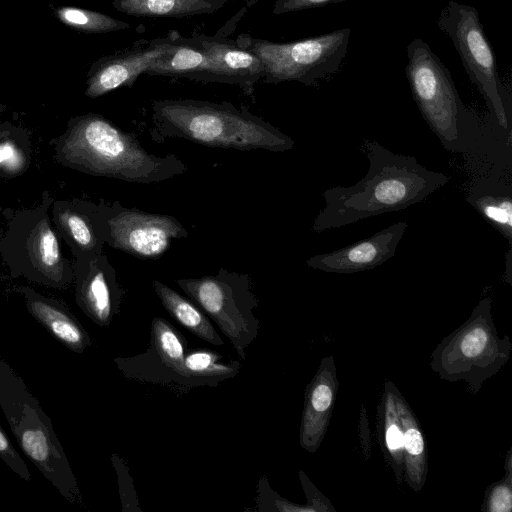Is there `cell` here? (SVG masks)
<instances>
[{"mask_svg": "<svg viewBox=\"0 0 512 512\" xmlns=\"http://www.w3.org/2000/svg\"><path fill=\"white\" fill-rule=\"evenodd\" d=\"M363 148L369 162L366 175L353 186L324 191L325 205L314 219L313 231L323 232L404 210L449 181L444 173L429 170L415 157L394 153L377 141H365Z\"/></svg>", "mask_w": 512, "mask_h": 512, "instance_id": "6da1fadb", "label": "cell"}, {"mask_svg": "<svg viewBox=\"0 0 512 512\" xmlns=\"http://www.w3.org/2000/svg\"><path fill=\"white\" fill-rule=\"evenodd\" d=\"M49 144L55 162L96 177L150 184L187 171L185 163L176 155L148 152L133 132L120 129L98 113L71 117L65 130Z\"/></svg>", "mask_w": 512, "mask_h": 512, "instance_id": "7a4b0ae2", "label": "cell"}, {"mask_svg": "<svg viewBox=\"0 0 512 512\" xmlns=\"http://www.w3.org/2000/svg\"><path fill=\"white\" fill-rule=\"evenodd\" d=\"M152 136L180 138L211 148L291 150L295 141L277 127L230 103L161 100L152 106Z\"/></svg>", "mask_w": 512, "mask_h": 512, "instance_id": "3957f363", "label": "cell"}, {"mask_svg": "<svg viewBox=\"0 0 512 512\" xmlns=\"http://www.w3.org/2000/svg\"><path fill=\"white\" fill-rule=\"evenodd\" d=\"M407 58L412 96L430 129L447 151L474 154L483 139L480 120L462 102L447 67L421 38L407 46Z\"/></svg>", "mask_w": 512, "mask_h": 512, "instance_id": "277c9868", "label": "cell"}, {"mask_svg": "<svg viewBox=\"0 0 512 512\" xmlns=\"http://www.w3.org/2000/svg\"><path fill=\"white\" fill-rule=\"evenodd\" d=\"M53 201L50 191L44 190L34 207L2 210L5 228L0 235V259L11 278L65 290L74 282V265L64 256L52 226Z\"/></svg>", "mask_w": 512, "mask_h": 512, "instance_id": "5b68a950", "label": "cell"}, {"mask_svg": "<svg viewBox=\"0 0 512 512\" xmlns=\"http://www.w3.org/2000/svg\"><path fill=\"white\" fill-rule=\"evenodd\" d=\"M0 408L27 458L70 503L81 501L77 479L50 417L24 380L1 356Z\"/></svg>", "mask_w": 512, "mask_h": 512, "instance_id": "8992f818", "label": "cell"}, {"mask_svg": "<svg viewBox=\"0 0 512 512\" xmlns=\"http://www.w3.org/2000/svg\"><path fill=\"white\" fill-rule=\"evenodd\" d=\"M511 343L499 339L491 318V298L481 300L469 319L432 353L431 367L442 379L465 380L474 393L508 361Z\"/></svg>", "mask_w": 512, "mask_h": 512, "instance_id": "52a82bcc", "label": "cell"}, {"mask_svg": "<svg viewBox=\"0 0 512 512\" xmlns=\"http://www.w3.org/2000/svg\"><path fill=\"white\" fill-rule=\"evenodd\" d=\"M181 290L212 319L228 338L241 360L257 338L260 320L254 311L259 300L252 290L248 274L225 268L215 275L176 280Z\"/></svg>", "mask_w": 512, "mask_h": 512, "instance_id": "ba28073f", "label": "cell"}, {"mask_svg": "<svg viewBox=\"0 0 512 512\" xmlns=\"http://www.w3.org/2000/svg\"><path fill=\"white\" fill-rule=\"evenodd\" d=\"M436 23L451 39L470 81L484 97L497 126L510 132V97L499 78L495 55L477 9L450 0Z\"/></svg>", "mask_w": 512, "mask_h": 512, "instance_id": "9c48e42d", "label": "cell"}, {"mask_svg": "<svg viewBox=\"0 0 512 512\" xmlns=\"http://www.w3.org/2000/svg\"><path fill=\"white\" fill-rule=\"evenodd\" d=\"M350 28L288 43L257 40L249 48L264 66L267 81H299L315 86L338 72L345 58Z\"/></svg>", "mask_w": 512, "mask_h": 512, "instance_id": "30bf717a", "label": "cell"}, {"mask_svg": "<svg viewBox=\"0 0 512 512\" xmlns=\"http://www.w3.org/2000/svg\"><path fill=\"white\" fill-rule=\"evenodd\" d=\"M98 204L105 244L139 259L162 256L174 239L188 237L175 217L123 206L119 201Z\"/></svg>", "mask_w": 512, "mask_h": 512, "instance_id": "8fae6325", "label": "cell"}, {"mask_svg": "<svg viewBox=\"0 0 512 512\" xmlns=\"http://www.w3.org/2000/svg\"><path fill=\"white\" fill-rule=\"evenodd\" d=\"M187 349L184 335L166 319L155 317L151 322L150 342L146 351L116 357L113 361L127 379L179 386Z\"/></svg>", "mask_w": 512, "mask_h": 512, "instance_id": "7c38bea8", "label": "cell"}, {"mask_svg": "<svg viewBox=\"0 0 512 512\" xmlns=\"http://www.w3.org/2000/svg\"><path fill=\"white\" fill-rule=\"evenodd\" d=\"M73 265L77 306L99 327H109L125 296L115 268L104 253L90 260H74Z\"/></svg>", "mask_w": 512, "mask_h": 512, "instance_id": "4fadbf2b", "label": "cell"}, {"mask_svg": "<svg viewBox=\"0 0 512 512\" xmlns=\"http://www.w3.org/2000/svg\"><path fill=\"white\" fill-rule=\"evenodd\" d=\"M407 228L406 221L396 222L341 249L314 255L306 260V265L327 273L340 274L373 269L394 256Z\"/></svg>", "mask_w": 512, "mask_h": 512, "instance_id": "5bb4252c", "label": "cell"}, {"mask_svg": "<svg viewBox=\"0 0 512 512\" xmlns=\"http://www.w3.org/2000/svg\"><path fill=\"white\" fill-rule=\"evenodd\" d=\"M50 216L75 261L90 260L103 253L105 240L97 203L81 199H54Z\"/></svg>", "mask_w": 512, "mask_h": 512, "instance_id": "9a60e30c", "label": "cell"}, {"mask_svg": "<svg viewBox=\"0 0 512 512\" xmlns=\"http://www.w3.org/2000/svg\"><path fill=\"white\" fill-rule=\"evenodd\" d=\"M13 291L22 296L28 313L68 350L81 354L91 346L89 333L64 302L25 285Z\"/></svg>", "mask_w": 512, "mask_h": 512, "instance_id": "2e32d148", "label": "cell"}, {"mask_svg": "<svg viewBox=\"0 0 512 512\" xmlns=\"http://www.w3.org/2000/svg\"><path fill=\"white\" fill-rule=\"evenodd\" d=\"M171 47L169 44H159L99 59L87 73L85 96L95 99L121 86L132 85L139 75L145 73L148 67L166 54Z\"/></svg>", "mask_w": 512, "mask_h": 512, "instance_id": "e0dca14e", "label": "cell"}, {"mask_svg": "<svg viewBox=\"0 0 512 512\" xmlns=\"http://www.w3.org/2000/svg\"><path fill=\"white\" fill-rule=\"evenodd\" d=\"M336 390V368L333 358H325L305 392L299 439L301 446L309 452H314L324 437Z\"/></svg>", "mask_w": 512, "mask_h": 512, "instance_id": "ac0fdd59", "label": "cell"}, {"mask_svg": "<svg viewBox=\"0 0 512 512\" xmlns=\"http://www.w3.org/2000/svg\"><path fill=\"white\" fill-rule=\"evenodd\" d=\"M504 172L495 170L476 180L466 201L512 244V186Z\"/></svg>", "mask_w": 512, "mask_h": 512, "instance_id": "d6986e66", "label": "cell"}, {"mask_svg": "<svg viewBox=\"0 0 512 512\" xmlns=\"http://www.w3.org/2000/svg\"><path fill=\"white\" fill-rule=\"evenodd\" d=\"M241 368L239 360H225L217 351L208 348H189L184 358V373L179 387L191 389L217 386L235 377Z\"/></svg>", "mask_w": 512, "mask_h": 512, "instance_id": "ffe728a7", "label": "cell"}, {"mask_svg": "<svg viewBox=\"0 0 512 512\" xmlns=\"http://www.w3.org/2000/svg\"><path fill=\"white\" fill-rule=\"evenodd\" d=\"M153 289L168 314L194 336L212 344L224 345L210 318L190 298H186L159 280H153Z\"/></svg>", "mask_w": 512, "mask_h": 512, "instance_id": "44dd1931", "label": "cell"}, {"mask_svg": "<svg viewBox=\"0 0 512 512\" xmlns=\"http://www.w3.org/2000/svg\"><path fill=\"white\" fill-rule=\"evenodd\" d=\"M394 397L403 432L405 479L413 490L419 491L427 474L425 440L410 407L396 387Z\"/></svg>", "mask_w": 512, "mask_h": 512, "instance_id": "7402d4cb", "label": "cell"}, {"mask_svg": "<svg viewBox=\"0 0 512 512\" xmlns=\"http://www.w3.org/2000/svg\"><path fill=\"white\" fill-rule=\"evenodd\" d=\"M203 50L209 59L212 74L248 77L264 73L261 60L249 50L215 41H204Z\"/></svg>", "mask_w": 512, "mask_h": 512, "instance_id": "603a6c76", "label": "cell"}, {"mask_svg": "<svg viewBox=\"0 0 512 512\" xmlns=\"http://www.w3.org/2000/svg\"><path fill=\"white\" fill-rule=\"evenodd\" d=\"M394 390L393 383L387 382L385 398H383L379 407V425L381 426L380 432L383 435L382 441L385 442V449L391 459V466L398 481H401L404 473L403 432L396 408Z\"/></svg>", "mask_w": 512, "mask_h": 512, "instance_id": "cb8c5ba5", "label": "cell"}, {"mask_svg": "<svg viewBox=\"0 0 512 512\" xmlns=\"http://www.w3.org/2000/svg\"><path fill=\"white\" fill-rule=\"evenodd\" d=\"M114 6L136 17H184L212 8L206 0H115Z\"/></svg>", "mask_w": 512, "mask_h": 512, "instance_id": "d4e9b609", "label": "cell"}, {"mask_svg": "<svg viewBox=\"0 0 512 512\" xmlns=\"http://www.w3.org/2000/svg\"><path fill=\"white\" fill-rule=\"evenodd\" d=\"M32 157V132L17 125L10 135L0 140V180L25 174Z\"/></svg>", "mask_w": 512, "mask_h": 512, "instance_id": "484cf974", "label": "cell"}, {"mask_svg": "<svg viewBox=\"0 0 512 512\" xmlns=\"http://www.w3.org/2000/svg\"><path fill=\"white\" fill-rule=\"evenodd\" d=\"M211 66L205 51L189 46H173L145 71L150 75H175L189 72H208Z\"/></svg>", "mask_w": 512, "mask_h": 512, "instance_id": "4316f807", "label": "cell"}, {"mask_svg": "<svg viewBox=\"0 0 512 512\" xmlns=\"http://www.w3.org/2000/svg\"><path fill=\"white\" fill-rule=\"evenodd\" d=\"M52 11L62 24L82 33H108L129 27L126 22L109 15L80 7L58 6Z\"/></svg>", "mask_w": 512, "mask_h": 512, "instance_id": "83f0119b", "label": "cell"}, {"mask_svg": "<svg viewBox=\"0 0 512 512\" xmlns=\"http://www.w3.org/2000/svg\"><path fill=\"white\" fill-rule=\"evenodd\" d=\"M258 507L261 511H312L309 507L297 506L274 492L266 478L259 480Z\"/></svg>", "mask_w": 512, "mask_h": 512, "instance_id": "f1b7e54d", "label": "cell"}, {"mask_svg": "<svg viewBox=\"0 0 512 512\" xmlns=\"http://www.w3.org/2000/svg\"><path fill=\"white\" fill-rule=\"evenodd\" d=\"M111 460L118 477L119 492L123 511L141 510L138 507L133 482L128 474V469L125 465V462H123L119 455L116 454L111 456Z\"/></svg>", "mask_w": 512, "mask_h": 512, "instance_id": "f546056e", "label": "cell"}, {"mask_svg": "<svg viewBox=\"0 0 512 512\" xmlns=\"http://www.w3.org/2000/svg\"><path fill=\"white\" fill-rule=\"evenodd\" d=\"M511 469L507 472V479L496 483L489 491L486 501V510L490 512H510L512 508Z\"/></svg>", "mask_w": 512, "mask_h": 512, "instance_id": "4dcf8cb0", "label": "cell"}, {"mask_svg": "<svg viewBox=\"0 0 512 512\" xmlns=\"http://www.w3.org/2000/svg\"><path fill=\"white\" fill-rule=\"evenodd\" d=\"M0 458L21 479L29 481L31 474L25 461L0 426Z\"/></svg>", "mask_w": 512, "mask_h": 512, "instance_id": "1f68e13d", "label": "cell"}, {"mask_svg": "<svg viewBox=\"0 0 512 512\" xmlns=\"http://www.w3.org/2000/svg\"><path fill=\"white\" fill-rule=\"evenodd\" d=\"M348 0H278L274 13H286L310 8L323 7L328 4L341 3Z\"/></svg>", "mask_w": 512, "mask_h": 512, "instance_id": "d6a6232c", "label": "cell"}, {"mask_svg": "<svg viewBox=\"0 0 512 512\" xmlns=\"http://www.w3.org/2000/svg\"><path fill=\"white\" fill-rule=\"evenodd\" d=\"M16 126L8 121L0 122V140L10 135Z\"/></svg>", "mask_w": 512, "mask_h": 512, "instance_id": "836d02e7", "label": "cell"}, {"mask_svg": "<svg viewBox=\"0 0 512 512\" xmlns=\"http://www.w3.org/2000/svg\"><path fill=\"white\" fill-rule=\"evenodd\" d=\"M506 259H507L506 260V270L508 273L507 277L509 278L508 282L511 283V280H510V278H511V272H510V270H511V250L508 251V253L506 255Z\"/></svg>", "mask_w": 512, "mask_h": 512, "instance_id": "e575fe53", "label": "cell"}]
</instances>
